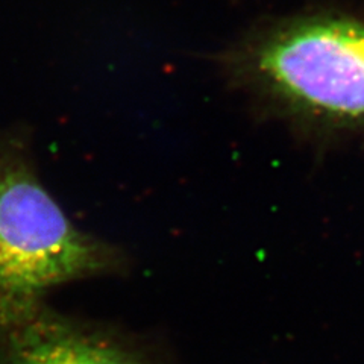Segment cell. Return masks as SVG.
I'll return each instance as SVG.
<instances>
[{
    "label": "cell",
    "instance_id": "1",
    "mask_svg": "<svg viewBox=\"0 0 364 364\" xmlns=\"http://www.w3.org/2000/svg\"><path fill=\"white\" fill-rule=\"evenodd\" d=\"M129 269L122 247L79 230L46 190L29 132L0 134V329L48 304L56 287Z\"/></svg>",
    "mask_w": 364,
    "mask_h": 364
},
{
    "label": "cell",
    "instance_id": "2",
    "mask_svg": "<svg viewBox=\"0 0 364 364\" xmlns=\"http://www.w3.org/2000/svg\"><path fill=\"white\" fill-rule=\"evenodd\" d=\"M226 75L294 104L364 119V26L325 20L277 31L223 58Z\"/></svg>",
    "mask_w": 364,
    "mask_h": 364
},
{
    "label": "cell",
    "instance_id": "3",
    "mask_svg": "<svg viewBox=\"0 0 364 364\" xmlns=\"http://www.w3.org/2000/svg\"><path fill=\"white\" fill-rule=\"evenodd\" d=\"M0 364H175L156 338L44 304L0 329Z\"/></svg>",
    "mask_w": 364,
    "mask_h": 364
}]
</instances>
